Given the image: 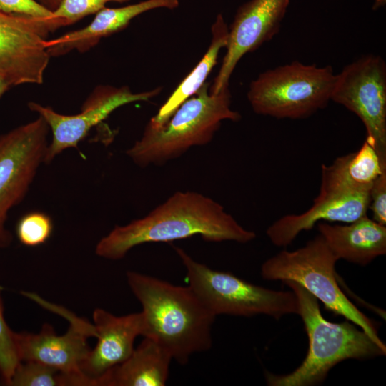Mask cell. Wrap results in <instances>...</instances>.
Returning a JSON list of instances; mask_svg holds the SVG:
<instances>
[{
	"label": "cell",
	"mask_w": 386,
	"mask_h": 386,
	"mask_svg": "<svg viewBox=\"0 0 386 386\" xmlns=\"http://www.w3.org/2000/svg\"><path fill=\"white\" fill-rule=\"evenodd\" d=\"M199 235L208 242L247 243L256 237L214 199L195 192H177L147 215L116 226L97 243L96 254L118 260L133 247Z\"/></svg>",
	"instance_id": "obj_1"
},
{
	"label": "cell",
	"mask_w": 386,
	"mask_h": 386,
	"mask_svg": "<svg viewBox=\"0 0 386 386\" xmlns=\"http://www.w3.org/2000/svg\"><path fill=\"white\" fill-rule=\"evenodd\" d=\"M128 285L142 307L143 337L165 349L180 365L192 355L209 350L216 316L193 290L129 271Z\"/></svg>",
	"instance_id": "obj_2"
},
{
	"label": "cell",
	"mask_w": 386,
	"mask_h": 386,
	"mask_svg": "<svg viewBox=\"0 0 386 386\" xmlns=\"http://www.w3.org/2000/svg\"><path fill=\"white\" fill-rule=\"evenodd\" d=\"M295 293L298 312L309 340L302 364L286 375L266 373L269 386H312L321 383L337 363L348 359L364 360L382 356L380 347L362 329L346 320L331 322L322 316L318 300L292 281L283 282Z\"/></svg>",
	"instance_id": "obj_3"
},
{
	"label": "cell",
	"mask_w": 386,
	"mask_h": 386,
	"mask_svg": "<svg viewBox=\"0 0 386 386\" xmlns=\"http://www.w3.org/2000/svg\"><path fill=\"white\" fill-rule=\"evenodd\" d=\"M230 105L229 87L213 94L209 91V84L205 82L162 127H146L142 137L126 153L142 167L177 158L192 147L209 143L222 121L239 120L241 115Z\"/></svg>",
	"instance_id": "obj_4"
},
{
	"label": "cell",
	"mask_w": 386,
	"mask_h": 386,
	"mask_svg": "<svg viewBox=\"0 0 386 386\" xmlns=\"http://www.w3.org/2000/svg\"><path fill=\"white\" fill-rule=\"evenodd\" d=\"M337 260L323 237L318 234L299 249L282 250L267 259L262 264L261 276L269 281H292L298 284L320 300L327 310L360 327L386 351L372 321L340 287L335 269Z\"/></svg>",
	"instance_id": "obj_5"
},
{
	"label": "cell",
	"mask_w": 386,
	"mask_h": 386,
	"mask_svg": "<svg viewBox=\"0 0 386 386\" xmlns=\"http://www.w3.org/2000/svg\"><path fill=\"white\" fill-rule=\"evenodd\" d=\"M335 80L330 66L295 61L261 73L250 83L247 99L256 114L304 119L331 101Z\"/></svg>",
	"instance_id": "obj_6"
},
{
	"label": "cell",
	"mask_w": 386,
	"mask_h": 386,
	"mask_svg": "<svg viewBox=\"0 0 386 386\" xmlns=\"http://www.w3.org/2000/svg\"><path fill=\"white\" fill-rule=\"evenodd\" d=\"M186 270L189 286L215 315L251 317L265 315L277 320L298 312L296 295L253 284L235 275L212 269L174 247Z\"/></svg>",
	"instance_id": "obj_7"
},
{
	"label": "cell",
	"mask_w": 386,
	"mask_h": 386,
	"mask_svg": "<svg viewBox=\"0 0 386 386\" xmlns=\"http://www.w3.org/2000/svg\"><path fill=\"white\" fill-rule=\"evenodd\" d=\"M49 127L43 117L0 135V248L12 241L9 211L25 197L44 159Z\"/></svg>",
	"instance_id": "obj_8"
},
{
	"label": "cell",
	"mask_w": 386,
	"mask_h": 386,
	"mask_svg": "<svg viewBox=\"0 0 386 386\" xmlns=\"http://www.w3.org/2000/svg\"><path fill=\"white\" fill-rule=\"evenodd\" d=\"M331 101L355 113L366 129V141L386 163V64L368 54L336 74Z\"/></svg>",
	"instance_id": "obj_9"
},
{
	"label": "cell",
	"mask_w": 386,
	"mask_h": 386,
	"mask_svg": "<svg viewBox=\"0 0 386 386\" xmlns=\"http://www.w3.org/2000/svg\"><path fill=\"white\" fill-rule=\"evenodd\" d=\"M50 21L0 12V77L11 86L41 84L50 54L45 41Z\"/></svg>",
	"instance_id": "obj_10"
},
{
	"label": "cell",
	"mask_w": 386,
	"mask_h": 386,
	"mask_svg": "<svg viewBox=\"0 0 386 386\" xmlns=\"http://www.w3.org/2000/svg\"><path fill=\"white\" fill-rule=\"evenodd\" d=\"M161 88L140 93H133L127 86L96 87L83 104L77 114L64 115L50 107L31 102L29 109L39 114L46 122L52 134L48 144L44 163H50L56 156L78 144L96 125L105 119L116 109L135 102L148 101L157 96Z\"/></svg>",
	"instance_id": "obj_11"
},
{
	"label": "cell",
	"mask_w": 386,
	"mask_h": 386,
	"mask_svg": "<svg viewBox=\"0 0 386 386\" xmlns=\"http://www.w3.org/2000/svg\"><path fill=\"white\" fill-rule=\"evenodd\" d=\"M290 0H250L239 7L229 28L226 54L209 86L213 94L229 87L237 64L247 53L257 49L279 31Z\"/></svg>",
	"instance_id": "obj_12"
},
{
	"label": "cell",
	"mask_w": 386,
	"mask_h": 386,
	"mask_svg": "<svg viewBox=\"0 0 386 386\" xmlns=\"http://www.w3.org/2000/svg\"><path fill=\"white\" fill-rule=\"evenodd\" d=\"M66 317L71 325L62 335H57L49 323L44 324L38 333L14 332L19 361L38 362L72 377L86 376L81 365L91 350L86 340L96 337L95 328L74 315L67 314Z\"/></svg>",
	"instance_id": "obj_13"
},
{
	"label": "cell",
	"mask_w": 386,
	"mask_h": 386,
	"mask_svg": "<svg viewBox=\"0 0 386 386\" xmlns=\"http://www.w3.org/2000/svg\"><path fill=\"white\" fill-rule=\"evenodd\" d=\"M92 317L97 342L81 371L96 386L103 375L132 353L135 339L143 335L144 319L142 312L117 316L102 308L95 309Z\"/></svg>",
	"instance_id": "obj_14"
},
{
	"label": "cell",
	"mask_w": 386,
	"mask_h": 386,
	"mask_svg": "<svg viewBox=\"0 0 386 386\" xmlns=\"http://www.w3.org/2000/svg\"><path fill=\"white\" fill-rule=\"evenodd\" d=\"M369 192L317 197L312 205L299 214H287L273 222L266 234L277 247H287L297 235L320 221L351 223L366 216Z\"/></svg>",
	"instance_id": "obj_15"
},
{
	"label": "cell",
	"mask_w": 386,
	"mask_h": 386,
	"mask_svg": "<svg viewBox=\"0 0 386 386\" xmlns=\"http://www.w3.org/2000/svg\"><path fill=\"white\" fill-rule=\"evenodd\" d=\"M179 4V0H144L119 8L104 7L96 13L89 25L56 39H46L45 46L50 56L62 54L74 49L83 52L96 44L102 38L124 29L142 14L158 8L174 9Z\"/></svg>",
	"instance_id": "obj_16"
},
{
	"label": "cell",
	"mask_w": 386,
	"mask_h": 386,
	"mask_svg": "<svg viewBox=\"0 0 386 386\" xmlns=\"http://www.w3.org/2000/svg\"><path fill=\"white\" fill-rule=\"evenodd\" d=\"M317 229L338 260L365 266L386 253V226L367 215L346 225L320 222Z\"/></svg>",
	"instance_id": "obj_17"
},
{
	"label": "cell",
	"mask_w": 386,
	"mask_h": 386,
	"mask_svg": "<svg viewBox=\"0 0 386 386\" xmlns=\"http://www.w3.org/2000/svg\"><path fill=\"white\" fill-rule=\"evenodd\" d=\"M386 170L374 148L365 140L356 152L322 165L318 197L369 192L379 175Z\"/></svg>",
	"instance_id": "obj_18"
},
{
	"label": "cell",
	"mask_w": 386,
	"mask_h": 386,
	"mask_svg": "<svg viewBox=\"0 0 386 386\" xmlns=\"http://www.w3.org/2000/svg\"><path fill=\"white\" fill-rule=\"evenodd\" d=\"M170 354L153 340L144 337L130 356L97 381L96 386H163L169 377Z\"/></svg>",
	"instance_id": "obj_19"
},
{
	"label": "cell",
	"mask_w": 386,
	"mask_h": 386,
	"mask_svg": "<svg viewBox=\"0 0 386 386\" xmlns=\"http://www.w3.org/2000/svg\"><path fill=\"white\" fill-rule=\"evenodd\" d=\"M212 40L209 48L195 67L181 81L175 90L149 120L147 127L158 129L162 127L187 99L194 96L204 84L216 65L219 51L228 42L229 28L222 14H219L212 25Z\"/></svg>",
	"instance_id": "obj_20"
},
{
	"label": "cell",
	"mask_w": 386,
	"mask_h": 386,
	"mask_svg": "<svg viewBox=\"0 0 386 386\" xmlns=\"http://www.w3.org/2000/svg\"><path fill=\"white\" fill-rule=\"evenodd\" d=\"M11 386H68L66 375L34 361L20 362L11 377Z\"/></svg>",
	"instance_id": "obj_21"
},
{
	"label": "cell",
	"mask_w": 386,
	"mask_h": 386,
	"mask_svg": "<svg viewBox=\"0 0 386 386\" xmlns=\"http://www.w3.org/2000/svg\"><path fill=\"white\" fill-rule=\"evenodd\" d=\"M53 230L51 217L41 212H31L24 215L16 225V235L20 242L27 247L44 244Z\"/></svg>",
	"instance_id": "obj_22"
},
{
	"label": "cell",
	"mask_w": 386,
	"mask_h": 386,
	"mask_svg": "<svg viewBox=\"0 0 386 386\" xmlns=\"http://www.w3.org/2000/svg\"><path fill=\"white\" fill-rule=\"evenodd\" d=\"M1 291L0 287V382L2 385H9L20 361L14 342V332L4 318Z\"/></svg>",
	"instance_id": "obj_23"
},
{
	"label": "cell",
	"mask_w": 386,
	"mask_h": 386,
	"mask_svg": "<svg viewBox=\"0 0 386 386\" xmlns=\"http://www.w3.org/2000/svg\"><path fill=\"white\" fill-rule=\"evenodd\" d=\"M105 0H62L52 11L59 27L69 26L81 19L97 13L104 7Z\"/></svg>",
	"instance_id": "obj_24"
},
{
	"label": "cell",
	"mask_w": 386,
	"mask_h": 386,
	"mask_svg": "<svg viewBox=\"0 0 386 386\" xmlns=\"http://www.w3.org/2000/svg\"><path fill=\"white\" fill-rule=\"evenodd\" d=\"M0 12L51 21L57 26L52 11L36 0H0Z\"/></svg>",
	"instance_id": "obj_25"
},
{
	"label": "cell",
	"mask_w": 386,
	"mask_h": 386,
	"mask_svg": "<svg viewBox=\"0 0 386 386\" xmlns=\"http://www.w3.org/2000/svg\"><path fill=\"white\" fill-rule=\"evenodd\" d=\"M369 208L372 219L386 225V170H384L373 182L369 192Z\"/></svg>",
	"instance_id": "obj_26"
},
{
	"label": "cell",
	"mask_w": 386,
	"mask_h": 386,
	"mask_svg": "<svg viewBox=\"0 0 386 386\" xmlns=\"http://www.w3.org/2000/svg\"><path fill=\"white\" fill-rule=\"evenodd\" d=\"M62 0H37V1L49 10L54 11L59 6Z\"/></svg>",
	"instance_id": "obj_27"
},
{
	"label": "cell",
	"mask_w": 386,
	"mask_h": 386,
	"mask_svg": "<svg viewBox=\"0 0 386 386\" xmlns=\"http://www.w3.org/2000/svg\"><path fill=\"white\" fill-rule=\"evenodd\" d=\"M11 87V86L0 77V98Z\"/></svg>",
	"instance_id": "obj_28"
},
{
	"label": "cell",
	"mask_w": 386,
	"mask_h": 386,
	"mask_svg": "<svg viewBox=\"0 0 386 386\" xmlns=\"http://www.w3.org/2000/svg\"><path fill=\"white\" fill-rule=\"evenodd\" d=\"M106 2H108V1H117V2H119V3H122V2H126V1H128L129 0H105Z\"/></svg>",
	"instance_id": "obj_29"
}]
</instances>
